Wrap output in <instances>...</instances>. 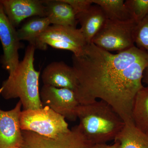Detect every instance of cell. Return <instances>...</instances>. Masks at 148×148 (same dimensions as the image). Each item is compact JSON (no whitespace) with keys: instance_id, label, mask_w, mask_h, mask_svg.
Listing matches in <instances>:
<instances>
[{"instance_id":"cell-1","label":"cell","mask_w":148,"mask_h":148,"mask_svg":"<svg viewBox=\"0 0 148 148\" xmlns=\"http://www.w3.org/2000/svg\"><path fill=\"white\" fill-rule=\"evenodd\" d=\"M72 58L78 82L75 93L80 105L100 99L110 105L125 123L133 122V103L144 87L148 53L135 46L114 54L91 43L82 54H73Z\"/></svg>"},{"instance_id":"cell-2","label":"cell","mask_w":148,"mask_h":148,"mask_svg":"<svg viewBox=\"0 0 148 148\" xmlns=\"http://www.w3.org/2000/svg\"><path fill=\"white\" fill-rule=\"evenodd\" d=\"M77 115L80 131L93 145L114 140L125 124L114 110L102 100L80 105Z\"/></svg>"},{"instance_id":"cell-3","label":"cell","mask_w":148,"mask_h":148,"mask_svg":"<svg viewBox=\"0 0 148 148\" xmlns=\"http://www.w3.org/2000/svg\"><path fill=\"white\" fill-rule=\"evenodd\" d=\"M36 49L34 45L29 44L23 60L19 62L15 71L9 74L0 88L1 94L4 99L19 98L24 110L44 107L39 90L40 72L35 69L34 65Z\"/></svg>"},{"instance_id":"cell-4","label":"cell","mask_w":148,"mask_h":148,"mask_svg":"<svg viewBox=\"0 0 148 148\" xmlns=\"http://www.w3.org/2000/svg\"><path fill=\"white\" fill-rule=\"evenodd\" d=\"M19 121L21 130L49 138H55L70 130L66 119L47 106L21 111Z\"/></svg>"},{"instance_id":"cell-5","label":"cell","mask_w":148,"mask_h":148,"mask_svg":"<svg viewBox=\"0 0 148 148\" xmlns=\"http://www.w3.org/2000/svg\"><path fill=\"white\" fill-rule=\"evenodd\" d=\"M137 24L133 19L121 21L108 19L91 43L109 52L127 50L135 46L133 35Z\"/></svg>"},{"instance_id":"cell-6","label":"cell","mask_w":148,"mask_h":148,"mask_svg":"<svg viewBox=\"0 0 148 148\" xmlns=\"http://www.w3.org/2000/svg\"><path fill=\"white\" fill-rule=\"evenodd\" d=\"M88 45L80 29L70 26L51 25L38 39L36 49L46 50L48 45L69 51L79 56Z\"/></svg>"},{"instance_id":"cell-7","label":"cell","mask_w":148,"mask_h":148,"mask_svg":"<svg viewBox=\"0 0 148 148\" xmlns=\"http://www.w3.org/2000/svg\"><path fill=\"white\" fill-rule=\"evenodd\" d=\"M23 142L21 148H92L78 125L55 138L41 136L31 131L22 130Z\"/></svg>"},{"instance_id":"cell-8","label":"cell","mask_w":148,"mask_h":148,"mask_svg":"<svg viewBox=\"0 0 148 148\" xmlns=\"http://www.w3.org/2000/svg\"><path fill=\"white\" fill-rule=\"evenodd\" d=\"M40 94L43 106L49 107L70 121L76 120L80 104L73 90L43 85Z\"/></svg>"},{"instance_id":"cell-9","label":"cell","mask_w":148,"mask_h":148,"mask_svg":"<svg viewBox=\"0 0 148 148\" xmlns=\"http://www.w3.org/2000/svg\"><path fill=\"white\" fill-rule=\"evenodd\" d=\"M0 40L3 49L1 63L10 74L15 71L20 62L18 51L22 45L17 31L9 20L1 4Z\"/></svg>"},{"instance_id":"cell-10","label":"cell","mask_w":148,"mask_h":148,"mask_svg":"<svg viewBox=\"0 0 148 148\" xmlns=\"http://www.w3.org/2000/svg\"><path fill=\"white\" fill-rule=\"evenodd\" d=\"M21 106L19 101L10 110L0 109V148H20L22 145L23 138L19 121Z\"/></svg>"},{"instance_id":"cell-11","label":"cell","mask_w":148,"mask_h":148,"mask_svg":"<svg viewBox=\"0 0 148 148\" xmlns=\"http://www.w3.org/2000/svg\"><path fill=\"white\" fill-rule=\"evenodd\" d=\"M0 4L12 24L16 28L29 17H46L45 6L40 0H0Z\"/></svg>"},{"instance_id":"cell-12","label":"cell","mask_w":148,"mask_h":148,"mask_svg":"<svg viewBox=\"0 0 148 148\" xmlns=\"http://www.w3.org/2000/svg\"><path fill=\"white\" fill-rule=\"evenodd\" d=\"M41 78L44 85L67 88L75 92L78 85L73 68L63 61L49 64L43 71Z\"/></svg>"},{"instance_id":"cell-13","label":"cell","mask_w":148,"mask_h":148,"mask_svg":"<svg viewBox=\"0 0 148 148\" xmlns=\"http://www.w3.org/2000/svg\"><path fill=\"white\" fill-rule=\"evenodd\" d=\"M81 31L88 44L100 31L108 18L101 7L93 4L87 10L77 15Z\"/></svg>"},{"instance_id":"cell-14","label":"cell","mask_w":148,"mask_h":148,"mask_svg":"<svg viewBox=\"0 0 148 148\" xmlns=\"http://www.w3.org/2000/svg\"><path fill=\"white\" fill-rule=\"evenodd\" d=\"M46 17L51 24L76 27V15L71 6L63 0H45Z\"/></svg>"},{"instance_id":"cell-15","label":"cell","mask_w":148,"mask_h":148,"mask_svg":"<svg viewBox=\"0 0 148 148\" xmlns=\"http://www.w3.org/2000/svg\"><path fill=\"white\" fill-rule=\"evenodd\" d=\"M117 148H148V135L135 126L134 123H125L115 138Z\"/></svg>"},{"instance_id":"cell-16","label":"cell","mask_w":148,"mask_h":148,"mask_svg":"<svg viewBox=\"0 0 148 148\" xmlns=\"http://www.w3.org/2000/svg\"><path fill=\"white\" fill-rule=\"evenodd\" d=\"M51 25L47 17H33L17 30L18 39L21 41H27L36 48L39 37Z\"/></svg>"},{"instance_id":"cell-17","label":"cell","mask_w":148,"mask_h":148,"mask_svg":"<svg viewBox=\"0 0 148 148\" xmlns=\"http://www.w3.org/2000/svg\"><path fill=\"white\" fill-rule=\"evenodd\" d=\"M132 116L135 126L148 135V86H144L135 96Z\"/></svg>"},{"instance_id":"cell-18","label":"cell","mask_w":148,"mask_h":148,"mask_svg":"<svg viewBox=\"0 0 148 148\" xmlns=\"http://www.w3.org/2000/svg\"><path fill=\"white\" fill-rule=\"evenodd\" d=\"M92 2L101 7L108 19L121 21L132 19L123 0H92Z\"/></svg>"},{"instance_id":"cell-19","label":"cell","mask_w":148,"mask_h":148,"mask_svg":"<svg viewBox=\"0 0 148 148\" xmlns=\"http://www.w3.org/2000/svg\"><path fill=\"white\" fill-rule=\"evenodd\" d=\"M124 4L131 18L137 24L148 14V0H126Z\"/></svg>"},{"instance_id":"cell-20","label":"cell","mask_w":148,"mask_h":148,"mask_svg":"<svg viewBox=\"0 0 148 148\" xmlns=\"http://www.w3.org/2000/svg\"><path fill=\"white\" fill-rule=\"evenodd\" d=\"M133 36L136 47L148 53V14L137 24Z\"/></svg>"},{"instance_id":"cell-21","label":"cell","mask_w":148,"mask_h":148,"mask_svg":"<svg viewBox=\"0 0 148 148\" xmlns=\"http://www.w3.org/2000/svg\"><path fill=\"white\" fill-rule=\"evenodd\" d=\"M73 10L76 15L84 12L93 4L92 0H63Z\"/></svg>"},{"instance_id":"cell-22","label":"cell","mask_w":148,"mask_h":148,"mask_svg":"<svg viewBox=\"0 0 148 148\" xmlns=\"http://www.w3.org/2000/svg\"><path fill=\"white\" fill-rule=\"evenodd\" d=\"M92 148H117L116 144L114 143L113 145H108L106 144H98L93 145Z\"/></svg>"},{"instance_id":"cell-23","label":"cell","mask_w":148,"mask_h":148,"mask_svg":"<svg viewBox=\"0 0 148 148\" xmlns=\"http://www.w3.org/2000/svg\"><path fill=\"white\" fill-rule=\"evenodd\" d=\"M142 82L146 84L147 85V86H148V67L144 71Z\"/></svg>"},{"instance_id":"cell-24","label":"cell","mask_w":148,"mask_h":148,"mask_svg":"<svg viewBox=\"0 0 148 148\" xmlns=\"http://www.w3.org/2000/svg\"><path fill=\"white\" fill-rule=\"evenodd\" d=\"M20 148V147H15V148Z\"/></svg>"}]
</instances>
